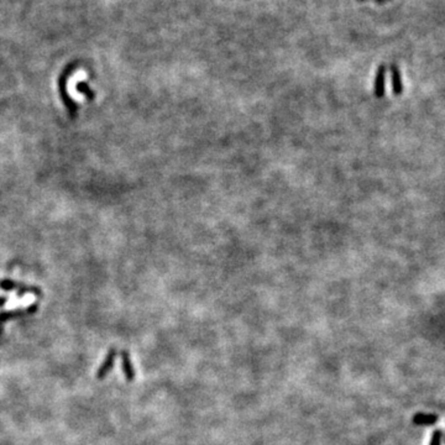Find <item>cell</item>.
I'll return each instance as SVG.
<instances>
[{
  "label": "cell",
  "instance_id": "obj_1",
  "mask_svg": "<svg viewBox=\"0 0 445 445\" xmlns=\"http://www.w3.org/2000/svg\"><path fill=\"white\" fill-rule=\"evenodd\" d=\"M386 75L387 67L384 65H381L376 71L375 82H373V94L377 98H383L386 94Z\"/></svg>",
  "mask_w": 445,
  "mask_h": 445
},
{
  "label": "cell",
  "instance_id": "obj_2",
  "mask_svg": "<svg viewBox=\"0 0 445 445\" xmlns=\"http://www.w3.org/2000/svg\"><path fill=\"white\" fill-rule=\"evenodd\" d=\"M391 83L392 91L396 96H401L403 93V83H402V76L399 67L397 65H391Z\"/></svg>",
  "mask_w": 445,
  "mask_h": 445
},
{
  "label": "cell",
  "instance_id": "obj_3",
  "mask_svg": "<svg viewBox=\"0 0 445 445\" xmlns=\"http://www.w3.org/2000/svg\"><path fill=\"white\" fill-rule=\"evenodd\" d=\"M412 422L415 425H431L438 422V415L428 414V413H417L413 417Z\"/></svg>",
  "mask_w": 445,
  "mask_h": 445
},
{
  "label": "cell",
  "instance_id": "obj_4",
  "mask_svg": "<svg viewBox=\"0 0 445 445\" xmlns=\"http://www.w3.org/2000/svg\"><path fill=\"white\" fill-rule=\"evenodd\" d=\"M441 436H443V431H441L440 429H435V430L433 431V435H431L430 444H429V445H440Z\"/></svg>",
  "mask_w": 445,
  "mask_h": 445
},
{
  "label": "cell",
  "instance_id": "obj_5",
  "mask_svg": "<svg viewBox=\"0 0 445 445\" xmlns=\"http://www.w3.org/2000/svg\"><path fill=\"white\" fill-rule=\"evenodd\" d=\"M373 2L377 3V4H384V3L389 2V0H373Z\"/></svg>",
  "mask_w": 445,
  "mask_h": 445
},
{
  "label": "cell",
  "instance_id": "obj_6",
  "mask_svg": "<svg viewBox=\"0 0 445 445\" xmlns=\"http://www.w3.org/2000/svg\"><path fill=\"white\" fill-rule=\"evenodd\" d=\"M357 2H367V0H357Z\"/></svg>",
  "mask_w": 445,
  "mask_h": 445
}]
</instances>
